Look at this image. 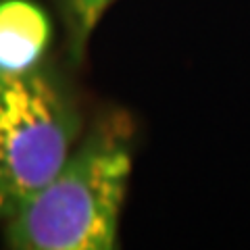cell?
Wrapping results in <instances>:
<instances>
[{"label":"cell","mask_w":250,"mask_h":250,"mask_svg":"<svg viewBox=\"0 0 250 250\" xmlns=\"http://www.w3.org/2000/svg\"><path fill=\"white\" fill-rule=\"evenodd\" d=\"M131 175L129 140L119 127H94L48 184L6 219L17 250H111Z\"/></svg>","instance_id":"obj_1"},{"label":"cell","mask_w":250,"mask_h":250,"mask_svg":"<svg viewBox=\"0 0 250 250\" xmlns=\"http://www.w3.org/2000/svg\"><path fill=\"white\" fill-rule=\"evenodd\" d=\"M77 134L80 115L48 69H0V217L57 175Z\"/></svg>","instance_id":"obj_2"},{"label":"cell","mask_w":250,"mask_h":250,"mask_svg":"<svg viewBox=\"0 0 250 250\" xmlns=\"http://www.w3.org/2000/svg\"><path fill=\"white\" fill-rule=\"evenodd\" d=\"M50 44V21L29 0H0V69L38 67Z\"/></svg>","instance_id":"obj_3"},{"label":"cell","mask_w":250,"mask_h":250,"mask_svg":"<svg viewBox=\"0 0 250 250\" xmlns=\"http://www.w3.org/2000/svg\"><path fill=\"white\" fill-rule=\"evenodd\" d=\"M113 0H80V4L75 6L69 15L71 21V31H73V46L77 50H82L88 34L94 29L98 19L103 17V13L108 9Z\"/></svg>","instance_id":"obj_4"},{"label":"cell","mask_w":250,"mask_h":250,"mask_svg":"<svg viewBox=\"0 0 250 250\" xmlns=\"http://www.w3.org/2000/svg\"><path fill=\"white\" fill-rule=\"evenodd\" d=\"M61 2H62V4H65V6H67V13H69V15H71V11L75 9V6H77V4H80V0H61Z\"/></svg>","instance_id":"obj_5"}]
</instances>
